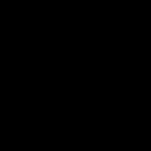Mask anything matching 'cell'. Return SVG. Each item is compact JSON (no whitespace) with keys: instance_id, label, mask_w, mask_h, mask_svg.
Segmentation results:
<instances>
[]
</instances>
